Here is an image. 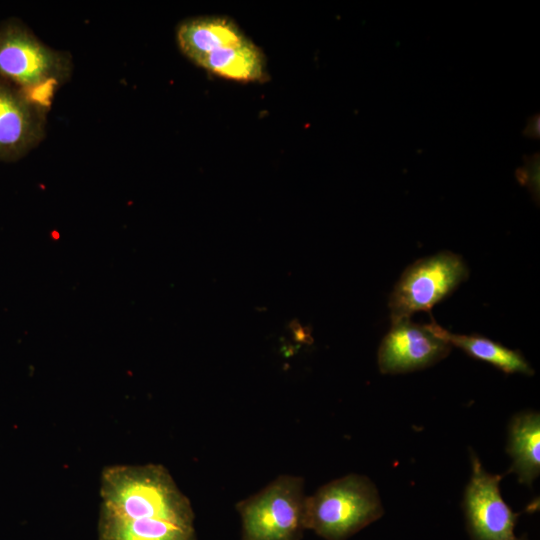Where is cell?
<instances>
[{
  "instance_id": "5",
  "label": "cell",
  "mask_w": 540,
  "mask_h": 540,
  "mask_svg": "<svg viewBox=\"0 0 540 540\" xmlns=\"http://www.w3.org/2000/svg\"><path fill=\"white\" fill-rule=\"evenodd\" d=\"M469 275L462 257L450 251L417 260L407 267L389 298L391 322L428 311L450 295Z\"/></svg>"
},
{
  "instance_id": "7",
  "label": "cell",
  "mask_w": 540,
  "mask_h": 540,
  "mask_svg": "<svg viewBox=\"0 0 540 540\" xmlns=\"http://www.w3.org/2000/svg\"><path fill=\"white\" fill-rule=\"evenodd\" d=\"M452 346L426 326L410 319L392 323L382 339L377 362L382 374H403L427 368L448 356Z\"/></svg>"
},
{
  "instance_id": "10",
  "label": "cell",
  "mask_w": 540,
  "mask_h": 540,
  "mask_svg": "<svg viewBox=\"0 0 540 540\" xmlns=\"http://www.w3.org/2000/svg\"><path fill=\"white\" fill-rule=\"evenodd\" d=\"M540 415L523 411L514 415L508 426L506 451L512 463L507 473H515L528 487L540 474Z\"/></svg>"
},
{
  "instance_id": "9",
  "label": "cell",
  "mask_w": 540,
  "mask_h": 540,
  "mask_svg": "<svg viewBox=\"0 0 540 540\" xmlns=\"http://www.w3.org/2000/svg\"><path fill=\"white\" fill-rule=\"evenodd\" d=\"M248 39L233 20L224 16L190 18L176 28V42L181 53L197 66L209 54L240 45Z\"/></svg>"
},
{
  "instance_id": "3",
  "label": "cell",
  "mask_w": 540,
  "mask_h": 540,
  "mask_svg": "<svg viewBox=\"0 0 540 540\" xmlns=\"http://www.w3.org/2000/svg\"><path fill=\"white\" fill-rule=\"evenodd\" d=\"M383 514L374 483L364 475L351 473L306 496L304 527L325 540H347Z\"/></svg>"
},
{
  "instance_id": "12",
  "label": "cell",
  "mask_w": 540,
  "mask_h": 540,
  "mask_svg": "<svg viewBox=\"0 0 540 540\" xmlns=\"http://www.w3.org/2000/svg\"><path fill=\"white\" fill-rule=\"evenodd\" d=\"M434 335L451 346L463 350L470 357L487 362L507 374L533 375L534 371L521 352L479 335L453 334L436 322L425 325Z\"/></svg>"
},
{
  "instance_id": "1",
  "label": "cell",
  "mask_w": 540,
  "mask_h": 540,
  "mask_svg": "<svg viewBox=\"0 0 540 540\" xmlns=\"http://www.w3.org/2000/svg\"><path fill=\"white\" fill-rule=\"evenodd\" d=\"M100 498L98 540H197L191 502L161 464L105 466Z\"/></svg>"
},
{
  "instance_id": "8",
  "label": "cell",
  "mask_w": 540,
  "mask_h": 540,
  "mask_svg": "<svg viewBox=\"0 0 540 540\" xmlns=\"http://www.w3.org/2000/svg\"><path fill=\"white\" fill-rule=\"evenodd\" d=\"M48 111L0 79V162L16 161L44 139Z\"/></svg>"
},
{
  "instance_id": "6",
  "label": "cell",
  "mask_w": 540,
  "mask_h": 540,
  "mask_svg": "<svg viewBox=\"0 0 540 540\" xmlns=\"http://www.w3.org/2000/svg\"><path fill=\"white\" fill-rule=\"evenodd\" d=\"M469 451L471 476L464 491L463 511L471 540H528L515 534L520 513H515L501 496L503 475L486 471L474 451Z\"/></svg>"
},
{
  "instance_id": "4",
  "label": "cell",
  "mask_w": 540,
  "mask_h": 540,
  "mask_svg": "<svg viewBox=\"0 0 540 540\" xmlns=\"http://www.w3.org/2000/svg\"><path fill=\"white\" fill-rule=\"evenodd\" d=\"M305 498L304 478L283 474L237 502L241 540H301Z\"/></svg>"
},
{
  "instance_id": "13",
  "label": "cell",
  "mask_w": 540,
  "mask_h": 540,
  "mask_svg": "<svg viewBox=\"0 0 540 540\" xmlns=\"http://www.w3.org/2000/svg\"><path fill=\"white\" fill-rule=\"evenodd\" d=\"M540 118L539 115H534L528 120V125L524 130V134L531 138H538L540 132Z\"/></svg>"
},
{
  "instance_id": "11",
  "label": "cell",
  "mask_w": 540,
  "mask_h": 540,
  "mask_svg": "<svg viewBox=\"0 0 540 540\" xmlns=\"http://www.w3.org/2000/svg\"><path fill=\"white\" fill-rule=\"evenodd\" d=\"M198 66L215 76L241 83L263 82L268 78L264 53L250 39L209 54Z\"/></svg>"
},
{
  "instance_id": "2",
  "label": "cell",
  "mask_w": 540,
  "mask_h": 540,
  "mask_svg": "<svg viewBox=\"0 0 540 540\" xmlns=\"http://www.w3.org/2000/svg\"><path fill=\"white\" fill-rule=\"evenodd\" d=\"M73 72L71 55L44 44L22 21L0 24V79L50 111L55 94Z\"/></svg>"
}]
</instances>
